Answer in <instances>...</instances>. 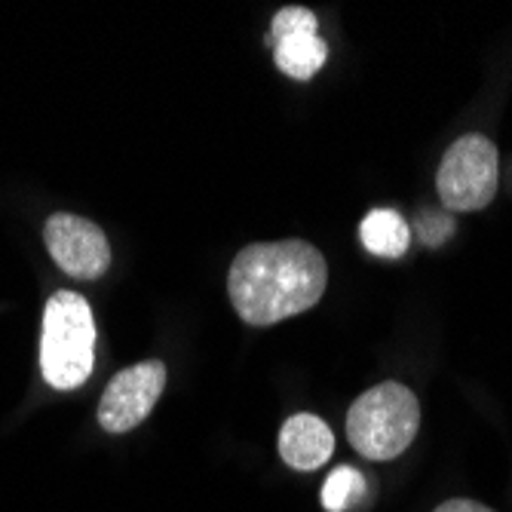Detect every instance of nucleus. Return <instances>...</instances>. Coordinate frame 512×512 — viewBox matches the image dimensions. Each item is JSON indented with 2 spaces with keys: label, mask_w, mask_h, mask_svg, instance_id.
Returning <instances> with one entry per match:
<instances>
[{
  "label": "nucleus",
  "mask_w": 512,
  "mask_h": 512,
  "mask_svg": "<svg viewBox=\"0 0 512 512\" xmlns=\"http://www.w3.org/2000/svg\"><path fill=\"white\" fill-rule=\"evenodd\" d=\"M362 246L378 258H399L411 243V227L393 209H375L362 218Z\"/></svg>",
  "instance_id": "nucleus-9"
},
{
  "label": "nucleus",
  "mask_w": 512,
  "mask_h": 512,
  "mask_svg": "<svg viewBox=\"0 0 512 512\" xmlns=\"http://www.w3.org/2000/svg\"><path fill=\"white\" fill-rule=\"evenodd\" d=\"M335 451V436L313 414H295L279 430V454L298 473H313Z\"/></svg>",
  "instance_id": "nucleus-8"
},
{
  "label": "nucleus",
  "mask_w": 512,
  "mask_h": 512,
  "mask_svg": "<svg viewBox=\"0 0 512 512\" xmlns=\"http://www.w3.org/2000/svg\"><path fill=\"white\" fill-rule=\"evenodd\" d=\"M267 43L273 46L276 68L292 80H310L329 56V46L319 37V22L307 7H286L273 16Z\"/></svg>",
  "instance_id": "nucleus-7"
},
{
  "label": "nucleus",
  "mask_w": 512,
  "mask_h": 512,
  "mask_svg": "<svg viewBox=\"0 0 512 512\" xmlns=\"http://www.w3.org/2000/svg\"><path fill=\"white\" fill-rule=\"evenodd\" d=\"M497 148L485 135H463L445 151L436 188L451 212H479L497 194Z\"/></svg>",
  "instance_id": "nucleus-4"
},
{
  "label": "nucleus",
  "mask_w": 512,
  "mask_h": 512,
  "mask_svg": "<svg viewBox=\"0 0 512 512\" xmlns=\"http://www.w3.org/2000/svg\"><path fill=\"white\" fill-rule=\"evenodd\" d=\"M436 512H494V509H488V506H482L476 500H448Z\"/></svg>",
  "instance_id": "nucleus-12"
},
{
  "label": "nucleus",
  "mask_w": 512,
  "mask_h": 512,
  "mask_svg": "<svg viewBox=\"0 0 512 512\" xmlns=\"http://www.w3.org/2000/svg\"><path fill=\"white\" fill-rule=\"evenodd\" d=\"M96 362V319L83 295L56 292L43 307L40 371L50 387H83Z\"/></svg>",
  "instance_id": "nucleus-2"
},
{
  "label": "nucleus",
  "mask_w": 512,
  "mask_h": 512,
  "mask_svg": "<svg viewBox=\"0 0 512 512\" xmlns=\"http://www.w3.org/2000/svg\"><path fill=\"white\" fill-rule=\"evenodd\" d=\"M329 267L304 240L246 246L227 273L234 310L249 325H276L319 304Z\"/></svg>",
  "instance_id": "nucleus-1"
},
{
  "label": "nucleus",
  "mask_w": 512,
  "mask_h": 512,
  "mask_svg": "<svg viewBox=\"0 0 512 512\" xmlns=\"http://www.w3.org/2000/svg\"><path fill=\"white\" fill-rule=\"evenodd\" d=\"M421 405L396 381H384L362 393L347 411V439L368 460H393L417 436Z\"/></svg>",
  "instance_id": "nucleus-3"
},
{
  "label": "nucleus",
  "mask_w": 512,
  "mask_h": 512,
  "mask_svg": "<svg viewBox=\"0 0 512 512\" xmlns=\"http://www.w3.org/2000/svg\"><path fill=\"white\" fill-rule=\"evenodd\" d=\"M451 234H454V218L451 215L427 212L421 221H417V237H421L427 246H442Z\"/></svg>",
  "instance_id": "nucleus-11"
},
{
  "label": "nucleus",
  "mask_w": 512,
  "mask_h": 512,
  "mask_svg": "<svg viewBox=\"0 0 512 512\" xmlns=\"http://www.w3.org/2000/svg\"><path fill=\"white\" fill-rule=\"evenodd\" d=\"M53 261L74 279H99L111 267V246L99 224L71 212H56L43 227Z\"/></svg>",
  "instance_id": "nucleus-6"
},
{
  "label": "nucleus",
  "mask_w": 512,
  "mask_h": 512,
  "mask_svg": "<svg viewBox=\"0 0 512 512\" xmlns=\"http://www.w3.org/2000/svg\"><path fill=\"white\" fill-rule=\"evenodd\" d=\"M163 387H166V365L160 359L123 368L102 393L99 427H105L108 433L135 430L154 411Z\"/></svg>",
  "instance_id": "nucleus-5"
},
{
  "label": "nucleus",
  "mask_w": 512,
  "mask_h": 512,
  "mask_svg": "<svg viewBox=\"0 0 512 512\" xmlns=\"http://www.w3.org/2000/svg\"><path fill=\"white\" fill-rule=\"evenodd\" d=\"M365 494H368V485H365L362 473L353 470V467H338L329 479H325L322 506L329 509V512H344L356 500H362Z\"/></svg>",
  "instance_id": "nucleus-10"
}]
</instances>
